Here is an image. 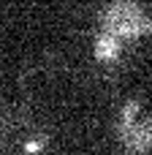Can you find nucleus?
Segmentation results:
<instances>
[{
  "instance_id": "1",
  "label": "nucleus",
  "mask_w": 152,
  "mask_h": 155,
  "mask_svg": "<svg viewBox=\"0 0 152 155\" xmlns=\"http://www.w3.org/2000/svg\"><path fill=\"white\" fill-rule=\"evenodd\" d=\"M101 27L106 35L122 41V38H139L144 33H152V19L144 14L141 5L131 0H114L101 19Z\"/></svg>"
},
{
  "instance_id": "2",
  "label": "nucleus",
  "mask_w": 152,
  "mask_h": 155,
  "mask_svg": "<svg viewBox=\"0 0 152 155\" xmlns=\"http://www.w3.org/2000/svg\"><path fill=\"white\" fill-rule=\"evenodd\" d=\"M120 139L131 153L152 150V117H136L131 123H120Z\"/></svg>"
},
{
  "instance_id": "3",
  "label": "nucleus",
  "mask_w": 152,
  "mask_h": 155,
  "mask_svg": "<svg viewBox=\"0 0 152 155\" xmlns=\"http://www.w3.org/2000/svg\"><path fill=\"white\" fill-rule=\"evenodd\" d=\"M95 54L101 60H114L120 54V41L112 38V35H106V33H101L98 41H95Z\"/></svg>"
}]
</instances>
